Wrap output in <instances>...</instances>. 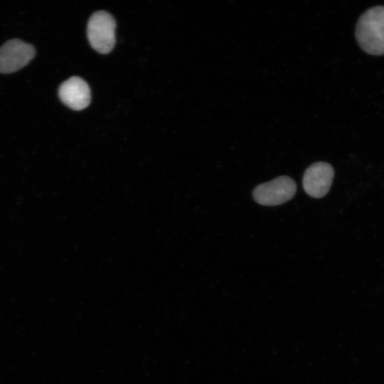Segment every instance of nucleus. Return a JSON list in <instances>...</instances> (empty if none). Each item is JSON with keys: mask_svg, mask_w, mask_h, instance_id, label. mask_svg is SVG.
I'll list each match as a JSON object with an SVG mask.
<instances>
[{"mask_svg": "<svg viewBox=\"0 0 384 384\" xmlns=\"http://www.w3.org/2000/svg\"><path fill=\"white\" fill-rule=\"evenodd\" d=\"M58 95L66 106L74 110L87 107L91 99L89 85L82 78L77 76L70 78L60 85Z\"/></svg>", "mask_w": 384, "mask_h": 384, "instance_id": "obj_6", "label": "nucleus"}, {"mask_svg": "<svg viewBox=\"0 0 384 384\" xmlns=\"http://www.w3.org/2000/svg\"><path fill=\"white\" fill-rule=\"evenodd\" d=\"M296 191L294 181L287 176H281L256 186L252 191V196L257 203L272 206L289 201L294 196Z\"/></svg>", "mask_w": 384, "mask_h": 384, "instance_id": "obj_3", "label": "nucleus"}, {"mask_svg": "<svg viewBox=\"0 0 384 384\" xmlns=\"http://www.w3.org/2000/svg\"><path fill=\"white\" fill-rule=\"evenodd\" d=\"M35 48L20 39L6 41L0 48V73H14L23 68L34 58Z\"/></svg>", "mask_w": 384, "mask_h": 384, "instance_id": "obj_4", "label": "nucleus"}, {"mask_svg": "<svg viewBox=\"0 0 384 384\" xmlns=\"http://www.w3.org/2000/svg\"><path fill=\"white\" fill-rule=\"evenodd\" d=\"M334 176V170L331 164L323 161L314 163L304 174V189L313 198H322L329 192Z\"/></svg>", "mask_w": 384, "mask_h": 384, "instance_id": "obj_5", "label": "nucleus"}, {"mask_svg": "<svg viewBox=\"0 0 384 384\" xmlns=\"http://www.w3.org/2000/svg\"><path fill=\"white\" fill-rule=\"evenodd\" d=\"M116 23L113 16L105 11L95 12L87 23V38L91 46L98 53H110L115 44Z\"/></svg>", "mask_w": 384, "mask_h": 384, "instance_id": "obj_2", "label": "nucleus"}, {"mask_svg": "<svg viewBox=\"0 0 384 384\" xmlns=\"http://www.w3.org/2000/svg\"><path fill=\"white\" fill-rule=\"evenodd\" d=\"M356 38L366 53L384 54V6H373L359 18L356 27Z\"/></svg>", "mask_w": 384, "mask_h": 384, "instance_id": "obj_1", "label": "nucleus"}]
</instances>
